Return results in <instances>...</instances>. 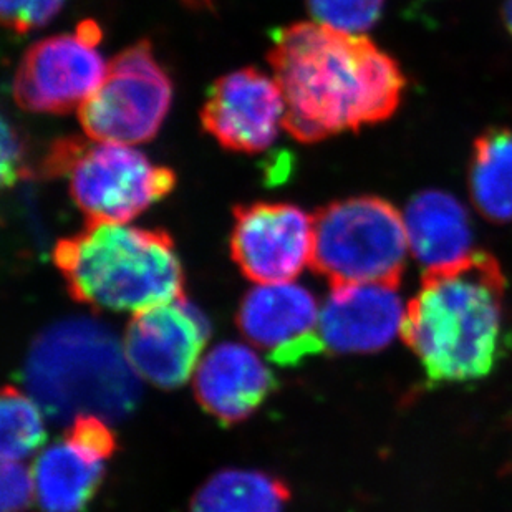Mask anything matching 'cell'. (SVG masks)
<instances>
[{
	"instance_id": "cell-1",
	"label": "cell",
	"mask_w": 512,
	"mask_h": 512,
	"mask_svg": "<svg viewBox=\"0 0 512 512\" xmlns=\"http://www.w3.org/2000/svg\"><path fill=\"white\" fill-rule=\"evenodd\" d=\"M267 60L284 95V130L300 143L388 120L405 90L398 63L372 40L317 22L279 30Z\"/></svg>"
},
{
	"instance_id": "cell-2",
	"label": "cell",
	"mask_w": 512,
	"mask_h": 512,
	"mask_svg": "<svg viewBox=\"0 0 512 512\" xmlns=\"http://www.w3.org/2000/svg\"><path fill=\"white\" fill-rule=\"evenodd\" d=\"M506 279L484 251L426 269L406 305L401 337L435 383L473 382L503 352Z\"/></svg>"
},
{
	"instance_id": "cell-3",
	"label": "cell",
	"mask_w": 512,
	"mask_h": 512,
	"mask_svg": "<svg viewBox=\"0 0 512 512\" xmlns=\"http://www.w3.org/2000/svg\"><path fill=\"white\" fill-rule=\"evenodd\" d=\"M54 261L75 299L135 315L183 295L184 274L166 232L130 223H90L58 241Z\"/></svg>"
},
{
	"instance_id": "cell-4",
	"label": "cell",
	"mask_w": 512,
	"mask_h": 512,
	"mask_svg": "<svg viewBox=\"0 0 512 512\" xmlns=\"http://www.w3.org/2000/svg\"><path fill=\"white\" fill-rule=\"evenodd\" d=\"M140 377L123 340L92 319L63 320L30 348L25 383L45 413L57 421L97 416L115 421L130 413Z\"/></svg>"
},
{
	"instance_id": "cell-5",
	"label": "cell",
	"mask_w": 512,
	"mask_h": 512,
	"mask_svg": "<svg viewBox=\"0 0 512 512\" xmlns=\"http://www.w3.org/2000/svg\"><path fill=\"white\" fill-rule=\"evenodd\" d=\"M410 246L403 214L377 196L340 199L314 216L312 267L330 284H400Z\"/></svg>"
},
{
	"instance_id": "cell-6",
	"label": "cell",
	"mask_w": 512,
	"mask_h": 512,
	"mask_svg": "<svg viewBox=\"0 0 512 512\" xmlns=\"http://www.w3.org/2000/svg\"><path fill=\"white\" fill-rule=\"evenodd\" d=\"M173 102V83L141 40L108 63L97 92L78 108L85 135L100 143L140 145L153 140Z\"/></svg>"
},
{
	"instance_id": "cell-7",
	"label": "cell",
	"mask_w": 512,
	"mask_h": 512,
	"mask_svg": "<svg viewBox=\"0 0 512 512\" xmlns=\"http://www.w3.org/2000/svg\"><path fill=\"white\" fill-rule=\"evenodd\" d=\"M70 194L90 223H131L173 191L174 171L130 145L87 143L68 173Z\"/></svg>"
},
{
	"instance_id": "cell-8",
	"label": "cell",
	"mask_w": 512,
	"mask_h": 512,
	"mask_svg": "<svg viewBox=\"0 0 512 512\" xmlns=\"http://www.w3.org/2000/svg\"><path fill=\"white\" fill-rule=\"evenodd\" d=\"M102 30L87 20L72 35H55L32 45L20 60L14 98L32 113H67L82 107L107 77L108 63L97 45Z\"/></svg>"
},
{
	"instance_id": "cell-9",
	"label": "cell",
	"mask_w": 512,
	"mask_h": 512,
	"mask_svg": "<svg viewBox=\"0 0 512 512\" xmlns=\"http://www.w3.org/2000/svg\"><path fill=\"white\" fill-rule=\"evenodd\" d=\"M209 335L208 317L181 295L133 315L123 335V348L140 380L176 388L193 380Z\"/></svg>"
},
{
	"instance_id": "cell-10",
	"label": "cell",
	"mask_w": 512,
	"mask_h": 512,
	"mask_svg": "<svg viewBox=\"0 0 512 512\" xmlns=\"http://www.w3.org/2000/svg\"><path fill=\"white\" fill-rule=\"evenodd\" d=\"M231 254L254 284L295 281L314 259V218L287 203H254L234 211Z\"/></svg>"
},
{
	"instance_id": "cell-11",
	"label": "cell",
	"mask_w": 512,
	"mask_h": 512,
	"mask_svg": "<svg viewBox=\"0 0 512 512\" xmlns=\"http://www.w3.org/2000/svg\"><path fill=\"white\" fill-rule=\"evenodd\" d=\"M284 116V95L276 78L247 67L214 82L201 123L226 150L262 153L277 140Z\"/></svg>"
},
{
	"instance_id": "cell-12",
	"label": "cell",
	"mask_w": 512,
	"mask_h": 512,
	"mask_svg": "<svg viewBox=\"0 0 512 512\" xmlns=\"http://www.w3.org/2000/svg\"><path fill=\"white\" fill-rule=\"evenodd\" d=\"M115 450L108 421L83 416L68 433L35 456L37 506L42 512H82L97 493L105 463Z\"/></svg>"
},
{
	"instance_id": "cell-13",
	"label": "cell",
	"mask_w": 512,
	"mask_h": 512,
	"mask_svg": "<svg viewBox=\"0 0 512 512\" xmlns=\"http://www.w3.org/2000/svg\"><path fill=\"white\" fill-rule=\"evenodd\" d=\"M319 300L295 281L256 284L242 299L237 324L252 347L271 360L292 365L324 350L320 342Z\"/></svg>"
},
{
	"instance_id": "cell-14",
	"label": "cell",
	"mask_w": 512,
	"mask_h": 512,
	"mask_svg": "<svg viewBox=\"0 0 512 512\" xmlns=\"http://www.w3.org/2000/svg\"><path fill=\"white\" fill-rule=\"evenodd\" d=\"M405 312L398 284L332 285L320 307V342L343 355L378 352L401 334Z\"/></svg>"
},
{
	"instance_id": "cell-15",
	"label": "cell",
	"mask_w": 512,
	"mask_h": 512,
	"mask_svg": "<svg viewBox=\"0 0 512 512\" xmlns=\"http://www.w3.org/2000/svg\"><path fill=\"white\" fill-rule=\"evenodd\" d=\"M193 385L204 410L232 425L249 418L266 401L276 380L251 343L223 342L204 353Z\"/></svg>"
},
{
	"instance_id": "cell-16",
	"label": "cell",
	"mask_w": 512,
	"mask_h": 512,
	"mask_svg": "<svg viewBox=\"0 0 512 512\" xmlns=\"http://www.w3.org/2000/svg\"><path fill=\"white\" fill-rule=\"evenodd\" d=\"M403 221L411 254L426 269L453 264L473 252L468 213L445 191L416 194L406 206Z\"/></svg>"
},
{
	"instance_id": "cell-17",
	"label": "cell",
	"mask_w": 512,
	"mask_h": 512,
	"mask_svg": "<svg viewBox=\"0 0 512 512\" xmlns=\"http://www.w3.org/2000/svg\"><path fill=\"white\" fill-rule=\"evenodd\" d=\"M474 206L493 223L512 219V131L493 128L474 141L469 163Z\"/></svg>"
},
{
	"instance_id": "cell-18",
	"label": "cell",
	"mask_w": 512,
	"mask_h": 512,
	"mask_svg": "<svg viewBox=\"0 0 512 512\" xmlns=\"http://www.w3.org/2000/svg\"><path fill=\"white\" fill-rule=\"evenodd\" d=\"M290 493L281 479L254 469H224L194 494L189 512H284Z\"/></svg>"
},
{
	"instance_id": "cell-19",
	"label": "cell",
	"mask_w": 512,
	"mask_h": 512,
	"mask_svg": "<svg viewBox=\"0 0 512 512\" xmlns=\"http://www.w3.org/2000/svg\"><path fill=\"white\" fill-rule=\"evenodd\" d=\"M44 408L30 393L5 388L0 403V455L2 461H27L44 448Z\"/></svg>"
},
{
	"instance_id": "cell-20",
	"label": "cell",
	"mask_w": 512,
	"mask_h": 512,
	"mask_svg": "<svg viewBox=\"0 0 512 512\" xmlns=\"http://www.w3.org/2000/svg\"><path fill=\"white\" fill-rule=\"evenodd\" d=\"M385 0H307L317 24L360 35L372 29L382 17Z\"/></svg>"
},
{
	"instance_id": "cell-21",
	"label": "cell",
	"mask_w": 512,
	"mask_h": 512,
	"mask_svg": "<svg viewBox=\"0 0 512 512\" xmlns=\"http://www.w3.org/2000/svg\"><path fill=\"white\" fill-rule=\"evenodd\" d=\"M37 501L32 468L25 461H2L0 512H25Z\"/></svg>"
},
{
	"instance_id": "cell-22",
	"label": "cell",
	"mask_w": 512,
	"mask_h": 512,
	"mask_svg": "<svg viewBox=\"0 0 512 512\" xmlns=\"http://www.w3.org/2000/svg\"><path fill=\"white\" fill-rule=\"evenodd\" d=\"M65 0H0V14L7 29L25 34L49 24Z\"/></svg>"
},
{
	"instance_id": "cell-23",
	"label": "cell",
	"mask_w": 512,
	"mask_h": 512,
	"mask_svg": "<svg viewBox=\"0 0 512 512\" xmlns=\"http://www.w3.org/2000/svg\"><path fill=\"white\" fill-rule=\"evenodd\" d=\"M24 140L15 128L4 121L2 130V181L5 186L14 184L17 179L27 178L30 171L24 165Z\"/></svg>"
},
{
	"instance_id": "cell-24",
	"label": "cell",
	"mask_w": 512,
	"mask_h": 512,
	"mask_svg": "<svg viewBox=\"0 0 512 512\" xmlns=\"http://www.w3.org/2000/svg\"><path fill=\"white\" fill-rule=\"evenodd\" d=\"M85 145L87 143L78 138L55 141L45 156L44 163L40 166V173L44 174L45 178H55V176H65L70 173Z\"/></svg>"
},
{
	"instance_id": "cell-25",
	"label": "cell",
	"mask_w": 512,
	"mask_h": 512,
	"mask_svg": "<svg viewBox=\"0 0 512 512\" xmlns=\"http://www.w3.org/2000/svg\"><path fill=\"white\" fill-rule=\"evenodd\" d=\"M504 20H506V27L512 34V0H506V4H504Z\"/></svg>"
}]
</instances>
